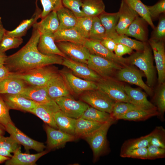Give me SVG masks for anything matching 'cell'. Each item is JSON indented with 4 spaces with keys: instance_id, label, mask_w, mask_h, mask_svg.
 <instances>
[{
    "instance_id": "obj_1",
    "label": "cell",
    "mask_w": 165,
    "mask_h": 165,
    "mask_svg": "<svg viewBox=\"0 0 165 165\" xmlns=\"http://www.w3.org/2000/svg\"><path fill=\"white\" fill-rule=\"evenodd\" d=\"M40 35L38 30L33 28L27 43L16 53L7 56L4 66L10 73H20L41 66L62 64V57L44 55L38 50L37 45Z\"/></svg>"
},
{
    "instance_id": "obj_2",
    "label": "cell",
    "mask_w": 165,
    "mask_h": 165,
    "mask_svg": "<svg viewBox=\"0 0 165 165\" xmlns=\"http://www.w3.org/2000/svg\"><path fill=\"white\" fill-rule=\"evenodd\" d=\"M129 65H135L142 71L146 78L147 85L151 87L155 79L152 49L148 43L145 42L143 50L132 53L126 58Z\"/></svg>"
},
{
    "instance_id": "obj_3",
    "label": "cell",
    "mask_w": 165,
    "mask_h": 165,
    "mask_svg": "<svg viewBox=\"0 0 165 165\" xmlns=\"http://www.w3.org/2000/svg\"><path fill=\"white\" fill-rule=\"evenodd\" d=\"M59 72L57 68L53 65H49L37 67L23 73H10L8 77L22 79L28 85L42 86L46 85L51 79Z\"/></svg>"
},
{
    "instance_id": "obj_4",
    "label": "cell",
    "mask_w": 165,
    "mask_h": 165,
    "mask_svg": "<svg viewBox=\"0 0 165 165\" xmlns=\"http://www.w3.org/2000/svg\"><path fill=\"white\" fill-rule=\"evenodd\" d=\"M116 121L112 117L97 130L84 138L92 150L95 161L107 152L108 149L107 133L110 126Z\"/></svg>"
},
{
    "instance_id": "obj_5",
    "label": "cell",
    "mask_w": 165,
    "mask_h": 165,
    "mask_svg": "<svg viewBox=\"0 0 165 165\" xmlns=\"http://www.w3.org/2000/svg\"><path fill=\"white\" fill-rule=\"evenodd\" d=\"M20 94L45 106L54 113L60 110L54 100L49 96L46 85L42 86L28 85Z\"/></svg>"
},
{
    "instance_id": "obj_6",
    "label": "cell",
    "mask_w": 165,
    "mask_h": 165,
    "mask_svg": "<svg viewBox=\"0 0 165 165\" xmlns=\"http://www.w3.org/2000/svg\"><path fill=\"white\" fill-rule=\"evenodd\" d=\"M97 89L116 102H132L126 94L124 86L113 78H101L96 82Z\"/></svg>"
},
{
    "instance_id": "obj_7",
    "label": "cell",
    "mask_w": 165,
    "mask_h": 165,
    "mask_svg": "<svg viewBox=\"0 0 165 165\" xmlns=\"http://www.w3.org/2000/svg\"><path fill=\"white\" fill-rule=\"evenodd\" d=\"M83 101L91 107L111 114L116 102L98 89L88 90L80 95Z\"/></svg>"
},
{
    "instance_id": "obj_8",
    "label": "cell",
    "mask_w": 165,
    "mask_h": 165,
    "mask_svg": "<svg viewBox=\"0 0 165 165\" xmlns=\"http://www.w3.org/2000/svg\"><path fill=\"white\" fill-rule=\"evenodd\" d=\"M88 66L101 78H113L123 67L120 65L100 56L90 54Z\"/></svg>"
},
{
    "instance_id": "obj_9",
    "label": "cell",
    "mask_w": 165,
    "mask_h": 165,
    "mask_svg": "<svg viewBox=\"0 0 165 165\" xmlns=\"http://www.w3.org/2000/svg\"><path fill=\"white\" fill-rule=\"evenodd\" d=\"M145 74L132 65H128L123 67L116 73L118 80L134 84L143 89L149 96H152L153 90L143 81L142 77Z\"/></svg>"
},
{
    "instance_id": "obj_10",
    "label": "cell",
    "mask_w": 165,
    "mask_h": 165,
    "mask_svg": "<svg viewBox=\"0 0 165 165\" xmlns=\"http://www.w3.org/2000/svg\"><path fill=\"white\" fill-rule=\"evenodd\" d=\"M55 43L67 58L87 64L90 53L84 45L68 42H59Z\"/></svg>"
},
{
    "instance_id": "obj_11",
    "label": "cell",
    "mask_w": 165,
    "mask_h": 165,
    "mask_svg": "<svg viewBox=\"0 0 165 165\" xmlns=\"http://www.w3.org/2000/svg\"><path fill=\"white\" fill-rule=\"evenodd\" d=\"M71 93L80 95L85 91L97 89L96 82L79 78L71 72L59 70Z\"/></svg>"
},
{
    "instance_id": "obj_12",
    "label": "cell",
    "mask_w": 165,
    "mask_h": 165,
    "mask_svg": "<svg viewBox=\"0 0 165 165\" xmlns=\"http://www.w3.org/2000/svg\"><path fill=\"white\" fill-rule=\"evenodd\" d=\"M60 110L68 116L77 119L80 117L89 106L85 102L76 101L70 97H64L54 100Z\"/></svg>"
},
{
    "instance_id": "obj_13",
    "label": "cell",
    "mask_w": 165,
    "mask_h": 165,
    "mask_svg": "<svg viewBox=\"0 0 165 165\" xmlns=\"http://www.w3.org/2000/svg\"><path fill=\"white\" fill-rule=\"evenodd\" d=\"M7 131L19 144L22 145L28 153L30 149L40 152L44 151L46 146L43 143L31 139L16 127L14 124H9L5 127Z\"/></svg>"
},
{
    "instance_id": "obj_14",
    "label": "cell",
    "mask_w": 165,
    "mask_h": 165,
    "mask_svg": "<svg viewBox=\"0 0 165 165\" xmlns=\"http://www.w3.org/2000/svg\"><path fill=\"white\" fill-rule=\"evenodd\" d=\"M83 45L91 54L107 59L123 67L129 65L126 58L117 56L113 52L110 51L103 46L100 41L87 39Z\"/></svg>"
},
{
    "instance_id": "obj_15",
    "label": "cell",
    "mask_w": 165,
    "mask_h": 165,
    "mask_svg": "<svg viewBox=\"0 0 165 165\" xmlns=\"http://www.w3.org/2000/svg\"><path fill=\"white\" fill-rule=\"evenodd\" d=\"M154 54L159 85L165 82V51L164 41L151 38L148 41Z\"/></svg>"
},
{
    "instance_id": "obj_16",
    "label": "cell",
    "mask_w": 165,
    "mask_h": 165,
    "mask_svg": "<svg viewBox=\"0 0 165 165\" xmlns=\"http://www.w3.org/2000/svg\"><path fill=\"white\" fill-rule=\"evenodd\" d=\"M45 128L47 136V147L49 149L60 148L67 142L75 141L77 138L74 135L55 129L46 124Z\"/></svg>"
},
{
    "instance_id": "obj_17",
    "label": "cell",
    "mask_w": 165,
    "mask_h": 165,
    "mask_svg": "<svg viewBox=\"0 0 165 165\" xmlns=\"http://www.w3.org/2000/svg\"><path fill=\"white\" fill-rule=\"evenodd\" d=\"M61 65L71 70L76 76L84 79L95 82L101 77L90 68L87 64L63 57Z\"/></svg>"
},
{
    "instance_id": "obj_18",
    "label": "cell",
    "mask_w": 165,
    "mask_h": 165,
    "mask_svg": "<svg viewBox=\"0 0 165 165\" xmlns=\"http://www.w3.org/2000/svg\"><path fill=\"white\" fill-rule=\"evenodd\" d=\"M1 94L9 110L15 109L29 112L39 104L20 94Z\"/></svg>"
},
{
    "instance_id": "obj_19",
    "label": "cell",
    "mask_w": 165,
    "mask_h": 165,
    "mask_svg": "<svg viewBox=\"0 0 165 165\" xmlns=\"http://www.w3.org/2000/svg\"><path fill=\"white\" fill-rule=\"evenodd\" d=\"M46 87L49 96L53 100L62 97L71 96V94L60 72L49 80Z\"/></svg>"
},
{
    "instance_id": "obj_20",
    "label": "cell",
    "mask_w": 165,
    "mask_h": 165,
    "mask_svg": "<svg viewBox=\"0 0 165 165\" xmlns=\"http://www.w3.org/2000/svg\"><path fill=\"white\" fill-rule=\"evenodd\" d=\"M119 19L116 30L119 35H125L129 26L138 14L122 0L119 11Z\"/></svg>"
},
{
    "instance_id": "obj_21",
    "label": "cell",
    "mask_w": 165,
    "mask_h": 165,
    "mask_svg": "<svg viewBox=\"0 0 165 165\" xmlns=\"http://www.w3.org/2000/svg\"><path fill=\"white\" fill-rule=\"evenodd\" d=\"M20 146L13 153L14 155L6 161V165H35L39 158L46 154L48 151L45 150L35 154L23 153Z\"/></svg>"
},
{
    "instance_id": "obj_22",
    "label": "cell",
    "mask_w": 165,
    "mask_h": 165,
    "mask_svg": "<svg viewBox=\"0 0 165 165\" xmlns=\"http://www.w3.org/2000/svg\"><path fill=\"white\" fill-rule=\"evenodd\" d=\"M38 50L46 55H58L64 58L67 57L59 50L54 41V34H41L37 45Z\"/></svg>"
},
{
    "instance_id": "obj_23",
    "label": "cell",
    "mask_w": 165,
    "mask_h": 165,
    "mask_svg": "<svg viewBox=\"0 0 165 165\" xmlns=\"http://www.w3.org/2000/svg\"><path fill=\"white\" fill-rule=\"evenodd\" d=\"M125 92L132 104L144 109H157V107L148 100L146 94L139 88L124 86Z\"/></svg>"
},
{
    "instance_id": "obj_24",
    "label": "cell",
    "mask_w": 165,
    "mask_h": 165,
    "mask_svg": "<svg viewBox=\"0 0 165 165\" xmlns=\"http://www.w3.org/2000/svg\"><path fill=\"white\" fill-rule=\"evenodd\" d=\"M59 22L56 11H52L39 22H36L33 27L38 30L41 34L54 33L58 29Z\"/></svg>"
},
{
    "instance_id": "obj_25",
    "label": "cell",
    "mask_w": 165,
    "mask_h": 165,
    "mask_svg": "<svg viewBox=\"0 0 165 165\" xmlns=\"http://www.w3.org/2000/svg\"><path fill=\"white\" fill-rule=\"evenodd\" d=\"M138 15L129 26L125 34L127 36L133 37L142 42H146L148 33L146 21Z\"/></svg>"
},
{
    "instance_id": "obj_26",
    "label": "cell",
    "mask_w": 165,
    "mask_h": 165,
    "mask_svg": "<svg viewBox=\"0 0 165 165\" xmlns=\"http://www.w3.org/2000/svg\"><path fill=\"white\" fill-rule=\"evenodd\" d=\"M35 4V11L31 18L23 20L19 25L13 30H6L5 34L15 37H22L25 36L28 30L37 22V20L39 18H41L42 11L38 5L37 0H36Z\"/></svg>"
},
{
    "instance_id": "obj_27",
    "label": "cell",
    "mask_w": 165,
    "mask_h": 165,
    "mask_svg": "<svg viewBox=\"0 0 165 165\" xmlns=\"http://www.w3.org/2000/svg\"><path fill=\"white\" fill-rule=\"evenodd\" d=\"M28 85L22 79L7 77L0 82V94H20Z\"/></svg>"
},
{
    "instance_id": "obj_28",
    "label": "cell",
    "mask_w": 165,
    "mask_h": 165,
    "mask_svg": "<svg viewBox=\"0 0 165 165\" xmlns=\"http://www.w3.org/2000/svg\"><path fill=\"white\" fill-rule=\"evenodd\" d=\"M98 16L105 28L107 37L114 39L119 35L116 30L119 19L118 12L108 13L105 11Z\"/></svg>"
},
{
    "instance_id": "obj_29",
    "label": "cell",
    "mask_w": 165,
    "mask_h": 165,
    "mask_svg": "<svg viewBox=\"0 0 165 165\" xmlns=\"http://www.w3.org/2000/svg\"><path fill=\"white\" fill-rule=\"evenodd\" d=\"M103 123L80 117L76 119L74 135L77 137L84 138L97 130Z\"/></svg>"
},
{
    "instance_id": "obj_30",
    "label": "cell",
    "mask_w": 165,
    "mask_h": 165,
    "mask_svg": "<svg viewBox=\"0 0 165 165\" xmlns=\"http://www.w3.org/2000/svg\"><path fill=\"white\" fill-rule=\"evenodd\" d=\"M53 34L55 42H68L83 45L87 39L82 36L74 28L58 30Z\"/></svg>"
},
{
    "instance_id": "obj_31",
    "label": "cell",
    "mask_w": 165,
    "mask_h": 165,
    "mask_svg": "<svg viewBox=\"0 0 165 165\" xmlns=\"http://www.w3.org/2000/svg\"><path fill=\"white\" fill-rule=\"evenodd\" d=\"M158 115L159 116V112L157 109H140L130 111L123 115L117 117L115 120L144 121L151 117Z\"/></svg>"
},
{
    "instance_id": "obj_32",
    "label": "cell",
    "mask_w": 165,
    "mask_h": 165,
    "mask_svg": "<svg viewBox=\"0 0 165 165\" xmlns=\"http://www.w3.org/2000/svg\"><path fill=\"white\" fill-rule=\"evenodd\" d=\"M54 118L58 129L74 135L76 119L68 116L60 110L54 114Z\"/></svg>"
},
{
    "instance_id": "obj_33",
    "label": "cell",
    "mask_w": 165,
    "mask_h": 165,
    "mask_svg": "<svg viewBox=\"0 0 165 165\" xmlns=\"http://www.w3.org/2000/svg\"><path fill=\"white\" fill-rule=\"evenodd\" d=\"M105 9L102 0H82L81 10L83 16H98L105 11Z\"/></svg>"
},
{
    "instance_id": "obj_34",
    "label": "cell",
    "mask_w": 165,
    "mask_h": 165,
    "mask_svg": "<svg viewBox=\"0 0 165 165\" xmlns=\"http://www.w3.org/2000/svg\"><path fill=\"white\" fill-rule=\"evenodd\" d=\"M57 13L59 22L58 30L74 28L77 18L70 10L63 6L57 10Z\"/></svg>"
},
{
    "instance_id": "obj_35",
    "label": "cell",
    "mask_w": 165,
    "mask_h": 165,
    "mask_svg": "<svg viewBox=\"0 0 165 165\" xmlns=\"http://www.w3.org/2000/svg\"><path fill=\"white\" fill-rule=\"evenodd\" d=\"M123 0L144 19L152 28L155 29V26L149 14L147 6L143 3L141 0Z\"/></svg>"
},
{
    "instance_id": "obj_36",
    "label": "cell",
    "mask_w": 165,
    "mask_h": 165,
    "mask_svg": "<svg viewBox=\"0 0 165 165\" xmlns=\"http://www.w3.org/2000/svg\"><path fill=\"white\" fill-rule=\"evenodd\" d=\"M29 112L38 117L50 126L58 129L54 119V113L45 106L38 104Z\"/></svg>"
},
{
    "instance_id": "obj_37",
    "label": "cell",
    "mask_w": 165,
    "mask_h": 165,
    "mask_svg": "<svg viewBox=\"0 0 165 165\" xmlns=\"http://www.w3.org/2000/svg\"><path fill=\"white\" fill-rule=\"evenodd\" d=\"M81 118L89 120L104 123L112 117L110 114L89 106L81 116Z\"/></svg>"
},
{
    "instance_id": "obj_38",
    "label": "cell",
    "mask_w": 165,
    "mask_h": 165,
    "mask_svg": "<svg viewBox=\"0 0 165 165\" xmlns=\"http://www.w3.org/2000/svg\"><path fill=\"white\" fill-rule=\"evenodd\" d=\"M151 134V132L145 136L125 141L122 146L120 152L135 148L147 147L150 143Z\"/></svg>"
},
{
    "instance_id": "obj_39",
    "label": "cell",
    "mask_w": 165,
    "mask_h": 165,
    "mask_svg": "<svg viewBox=\"0 0 165 165\" xmlns=\"http://www.w3.org/2000/svg\"><path fill=\"white\" fill-rule=\"evenodd\" d=\"M107 37L105 28L98 16L93 18V23L89 34V38L101 41Z\"/></svg>"
},
{
    "instance_id": "obj_40",
    "label": "cell",
    "mask_w": 165,
    "mask_h": 165,
    "mask_svg": "<svg viewBox=\"0 0 165 165\" xmlns=\"http://www.w3.org/2000/svg\"><path fill=\"white\" fill-rule=\"evenodd\" d=\"M142 109L130 103L116 102L113 106L111 117L115 120L117 117L123 115L133 110Z\"/></svg>"
},
{
    "instance_id": "obj_41",
    "label": "cell",
    "mask_w": 165,
    "mask_h": 165,
    "mask_svg": "<svg viewBox=\"0 0 165 165\" xmlns=\"http://www.w3.org/2000/svg\"><path fill=\"white\" fill-rule=\"evenodd\" d=\"M23 42L21 37L10 36L5 33L0 42V53H5L9 50L16 48Z\"/></svg>"
},
{
    "instance_id": "obj_42",
    "label": "cell",
    "mask_w": 165,
    "mask_h": 165,
    "mask_svg": "<svg viewBox=\"0 0 165 165\" xmlns=\"http://www.w3.org/2000/svg\"><path fill=\"white\" fill-rule=\"evenodd\" d=\"M93 18L85 16L77 18V22L74 28L85 38H89L93 23Z\"/></svg>"
},
{
    "instance_id": "obj_43",
    "label": "cell",
    "mask_w": 165,
    "mask_h": 165,
    "mask_svg": "<svg viewBox=\"0 0 165 165\" xmlns=\"http://www.w3.org/2000/svg\"><path fill=\"white\" fill-rule=\"evenodd\" d=\"M116 43L123 44L136 51L143 50L145 42L130 38L125 35H119L113 39Z\"/></svg>"
},
{
    "instance_id": "obj_44",
    "label": "cell",
    "mask_w": 165,
    "mask_h": 165,
    "mask_svg": "<svg viewBox=\"0 0 165 165\" xmlns=\"http://www.w3.org/2000/svg\"><path fill=\"white\" fill-rule=\"evenodd\" d=\"M149 144L165 148V130L162 126L156 127L151 132Z\"/></svg>"
},
{
    "instance_id": "obj_45",
    "label": "cell",
    "mask_w": 165,
    "mask_h": 165,
    "mask_svg": "<svg viewBox=\"0 0 165 165\" xmlns=\"http://www.w3.org/2000/svg\"><path fill=\"white\" fill-rule=\"evenodd\" d=\"M155 99L159 115L163 118L165 111V83L159 85Z\"/></svg>"
},
{
    "instance_id": "obj_46",
    "label": "cell",
    "mask_w": 165,
    "mask_h": 165,
    "mask_svg": "<svg viewBox=\"0 0 165 165\" xmlns=\"http://www.w3.org/2000/svg\"><path fill=\"white\" fill-rule=\"evenodd\" d=\"M43 10L41 18H43L52 11H57L62 6V0H40Z\"/></svg>"
},
{
    "instance_id": "obj_47",
    "label": "cell",
    "mask_w": 165,
    "mask_h": 165,
    "mask_svg": "<svg viewBox=\"0 0 165 165\" xmlns=\"http://www.w3.org/2000/svg\"><path fill=\"white\" fill-rule=\"evenodd\" d=\"M147 147L131 149L120 152V156L123 158H129L142 160H147Z\"/></svg>"
},
{
    "instance_id": "obj_48",
    "label": "cell",
    "mask_w": 165,
    "mask_h": 165,
    "mask_svg": "<svg viewBox=\"0 0 165 165\" xmlns=\"http://www.w3.org/2000/svg\"><path fill=\"white\" fill-rule=\"evenodd\" d=\"M63 6L70 10L78 18L83 16L81 10L82 0H62Z\"/></svg>"
},
{
    "instance_id": "obj_49",
    "label": "cell",
    "mask_w": 165,
    "mask_h": 165,
    "mask_svg": "<svg viewBox=\"0 0 165 165\" xmlns=\"http://www.w3.org/2000/svg\"><path fill=\"white\" fill-rule=\"evenodd\" d=\"M9 110L0 94V124L5 127L9 124H14L10 116Z\"/></svg>"
},
{
    "instance_id": "obj_50",
    "label": "cell",
    "mask_w": 165,
    "mask_h": 165,
    "mask_svg": "<svg viewBox=\"0 0 165 165\" xmlns=\"http://www.w3.org/2000/svg\"><path fill=\"white\" fill-rule=\"evenodd\" d=\"M20 146V145L11 136L5 137L3 135H0V147L10 153H14Z\"/></svg>"
},
{
    "instance_id": "obj_51",
    "label": "cell",
    "mask_w": 165,
    "mask_h": 165,
    "mask_svg": "<svg viewBox=\"0 0 165 165\" xmlns=\"http://www.w3.org/2000/svg\"><path fill=\"white\" fill-rule=\"evenodd\" d=\"M147 159L155 160L165 157V148L149 144L147 147Z\"/></svg>"
},
{
    "instance_id": "obj_52",
    "label": "cell",
    "mask_w": 165,
    "mask_h": 165,
    "mask_svg": "<svg viewBox=\"0 0 165 165\" xmlns=\"http://www.w3.org/2000/svg\"><path fill=\"white\" fill-rule=\"evenodd\" d=\"M152 33L151 38L164 41L165 38V18L161 17L158 24Z\"/></svg>"
},
{
    "instance_id": "obj_53",
    "label": "cell",
    "mask_w": 165,
    "mask_h": 165,
    "mask_svg": "<svg viewBox=\"0 0 165 165\" xmlns=\"http://www.w3.org/2000/svg\"><path fill=\"white\" fill-rule=\"evenodd\" d=\"M147 6L151 18H156L161 13H165V0H160L153 6Z\"/></svg>"
},
{
    "instance_id": "obj_54",
    "label": "cell",
    "mask_w": 165,
    "mask_h": 165,
    "mask_svg": "<svg viewBox=\"0 0 165 165\" xmlns=\"http://www.w3.org/2000/svg\"><path fill=\"white\" fill-rule=\"evenodd\" d=\"M114 51L117 56L121 57L125 54H131L133 50L123 44L119 43L116 44Z\"/></svg>"
},
{
    "instance_id": "obj_55",
    "label": "cell",
    "mask_w": 165,
    "mask_h": 165,
    "mask_svg": "<svg viewBox=\"0 0 165 165\" xmlns=\"http://www.w3.org/2000/svg\"><path fill=\"white\" fill-rule=\"evenodd\" d=\"M100 42L108 50L112 52L114 51L116 43L113 39L106 37L101 40Z\"/></svg>"
},
{
    "instance_id": "obj_56",
    "label": "cell",
    "mask_w": 165,
    "mask_h": 165,
    "mask_svg": "<svg viewBox=\"0 0 165 165\" xmlns=\"http://www.w3.org/2000/svg\"><path fill=\"white\" fill-rule=\"evenodd\" d=\"M9 73L10 72L4 65L0 67V82L7 78Z\"/></svg>"
},
{
    "instance_id": "obj_57",
    "label": "cell",
    "mask_w": 165,
    "mask_h": 165,
    "mask_svg": "<svg viewBox=\"0 0 165 165\" xmlns=\"http://www.w3.org/2000/svg\"><path fill=\"white\" fill-rule=\"evenodd\" d=\"M0 155L9 157H11L13 156L11 153L1 147H0Z\"/></svg>"
},
{
    "instance_id": "obj_58",
    "label": "cell",
    "mask_w": 165,
    "mask_h": 165,
    "mask_svg": "<svg viewBox=\"0 0 165 165\" xmlns=\"http://www.w3.org/2000/svg\"><path fill=\"white\" fill-rule=\"evenodd\" d=\"M6 31L2 24L1 17H0V42Z\"/></svg>"
},
{
    "instance_id": "obj_59",
    "label": "cell",
    "mask_w": 165,
    "mask_h": 165,
    "mask_svg": "<svg viewBox=\"0 0 165 165\" xmlns=\"http://www.w3.org/2000/svg\"><path fill=\"white\" fill-rule=\"evenodd\" d=\"M7 56L5 53H0V67L4 65Z\"/></svg>"
},
{
    "instance_id": "obj_60",
    "label": "cell",
    "mask_w": 165,
    "mask_h": 165,
    "mask_svg": "<svg viewBox=\"0 0 165 165\" xmlns=\"http://www.w3.org/2000/svg\"><path fill=\"white\" fill-rule=\"evenodd\" d=\"M9 158V157H6L0 155V164L6 161Z\"/></svg>"
},
{
    "instance_id": "obj_61",
    "label": "cell",
    "mask_w": 165,
    "mask_h": 165,
    "mask_svg": "<svg viewBox=\"0 0 165 165\" xmlns=\"http://www.w3.org/2000/svg\"><path fill=\"white\" fill-rule=\"evenodd\" d=\"M5 130V127L0 124V135H4Z\"/></svg>"
}]
</instances>
